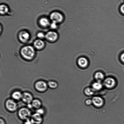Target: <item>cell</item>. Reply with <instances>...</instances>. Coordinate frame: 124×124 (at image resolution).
Returning <instances> with one entry per match:
<instances>
[{"mask_svg": "<svg viewBox=\"0 0 124 124\" xmlns=\"http://www.w3.org/2000/svg\"><path fill=\"white\" fill-rule=\"evenodd\" d=\"M6 106L7 109L10 111H15L17 108L16 103L11 99H8L7 100Z\"/></svg>", "mask_w": 124, "mask_h": 124, "instance_id": "277c9868", "label": "cell"}, {"mask_svg": "<svg viewBox=\"0 0 124 124\" xmlns=\"http://www.w3.org/2000/svg\"><path fill=\"white\" fill-rule=\"evenodd\" d=\"M22 57L27 60H31L33 58L35 54L34 48L31 46H26L23 47L21 51Z\"/></svg>", "mask_w": 124, "mask_h": 124, "instance_id": "6da1fadb", "label": "cell"}, {"mask_svg": "<svg viewBox=\"0 0 124 124\" xmlns=\"http://www.w3.org/2000/svg\"><path fill=\"white\" fill-rule=\"evenodd\" d=\"M85 93L87 95H92L93 94V91L91 88H87L85 90Z\"/></svg>", "mask_w": 124, "mask_h": 124, "instance_id": "44dd1931", "label": "cell"}, {"mask_svg": "<svg viewBox=\"0 0 124 124\" xmlns=\"http://www.w3.org/2000/svg\"><path fill=\"white\" fill-rule=\"evenodd\" d=\"M22 98L23 101L28 104H30L33 101L32 96L27 92H25L22 94Z\"/></svg>", "mask_w": 124, "mask_h": 124, "instance_id": "ba28073f", "label": "cell"}, {"mask_svg": "<svg viewBox=\"0 0 124 124\" xmlns=\"http://www.w3.org/2000/svg\"><path fill=\"white\" fill-rule=\"evenodd\" d=\"M39 23L41 26L47 27L50 25V22L48 19L46 18H42L40 19Z\"/></svg>", "mask_w": 124, "mask_h": 124, "instance_id": "5bb4252c", "label": "cell"}, {"mask_svg": "<svg viewBox=\"0 0 124 124\" xmlns=\"http://www.w3.org/2000/svg\"><path fill=\"white\" fill-rule=\"evenodd\" d=\"M86 103L87 105H91L92 103V100H90V99H88V100H86Z\"/></svg>", "mask_w": 124, "mask_h": 124, "instance_id": "484cf974", "label": "cell"}, {"mask_svg": "<svg viewBox=\"0 0 124 124\" xmlns=\"http://www.w3.org/2000/svg\"><path fill=\"white\" fill-rule=\"evenodd\" d=\"M121 12L124 14V4L121 6Z\"/></svg>", "mask_w": 124, "mask_h": 124, "instance_id": "4316f807", "label": "cell"}, {"mask_svg": "<svg viewBox=\"0 0 124 124\" xmlns=\"http://www.w3.org/2000/svg\"><path fill=\"white\" fill-rule=\"evenodd\" d=\"M44 112V111L43 109H39L38 110H37V113L41 115L43 114Z\"/></svg>", "mask_w": 124, "mask_h": 124, "instance_id": "d4e9b609", "label": "cell"}, {"mask_svg": "<svg viewBox=\"0 0 124 124\" xmlns=\"http://www.w3.org/2000/svg\"><path fill=\"white\" fill-rule=\"evenodd\" d=\"M37 36L40 39H43L44 38L46 37V35L44 34V33L42 32L39 33L38 34Z\"/></svg>", "mask_w": 124, "mask_h": 124, "instance_id": "7402d4cb", "label": "cell"}, {"mask_svg": "<svg viewBox=\"0 0 124 124\" xmlns=\"http://www.w3.org/2000/svg\"><path fill=\"white\" fill-rule=\"evenodd\" d=\"M57 27V23L54 22H53L51 24V27L52 29H56Z\"/></svg>", "mask_w": 124, "mask_h": 124, "instance_id": "603a6c76", "label": "cell"}, {"mask_svg": "<svg viewBox=\"0 0 124 124\" xmlns=\"http://www.w3.org/2000/svg\"><path fill=\"white\" fill-rule=\"evenodd\" d=\"M92 87L94 90H99L101 89L102 87V85L100 82L94 83L92 85Z\"/></svg>", "mask_w": 124, "mask_h": 124, "instance_id": "ac0fdd59", "label": "cell"}, {"mask_svg": "<svg viewBox=\"0 0 124 124\" xmlns=\"http://www.w3.org/2000/svg\"><path fill=\"white\" fill-rule=\"evenodd\" d=\"M22 94L20 92L16 91L13 93L12 95V98L16 100H19L22 98Z\"/></svg>", "mask_w": 124, "mask_h": 124, "instance_id": "9a60e30c", "label": "cell"}, {"mask_svg": "<svg viewBox=\"0 0 124 124\" xmlns=\"http://www.w3.org/2000/svg\"><path fill=\"white\" fill-rule=\"evenodd\" d=\"M46 38L48 41L51 42H54L56 41L58 39V35L55 32L49 31L46 34Z\"/></svg>", "mask_w": 124, "mask_h": 124, "instance_id": "52a82bcc", "label": "cell"}, {"mask_svg": "<svg viewBox=\"0 0 124 124\" xmlns=\"http://www.w3.org/2000/svg\"><path fill=\"white\" fill-rule=\"evenodd\" d=\"M41 115L36 113L32 115L31 120L34 124H40L42 121Z\"/></svg>", "mask_w": 124, "mask_h": 124, "instance_id": "9c48e42d", "label": "cell"}, {"mask_svg": "<svg viewBox=\"0 0 124 124\" xmlns=\"http://www.w3.org/2000/svg\"><path fill=\"white\" fill-rule=\"evenodd\" d=\"M24 124H34L32 120H30L29 119L26 120V121L25 123Z\"/></svg>", "mask_w": 124, "mask_h": 124, "instance_id": "cb8c5ba5", "label": "cell"}, {"mask_svg": "<svg viewBox=\"0 0 124 124\" xmlns=\"http://www.w3.org/2000/svg\"><path fill=\"white\" fill-rule=\"evenodd\" d=\"M121 59L122 61L124 63V53H123V54L121 55Z\"/></svg>", "mask_w": 124, "mask_h": 124, "instance_id": "83f0119b", "label": "cell"}, {"mask_svg": "<svg viewBox=\"0 0 124 124\" xmlns=\"http://www.w3.org/2000/svg\"><path fill=\"white\" fill-rule=\"evenodd\" d=\"M35 86L36 89L40 92H44L48 88L46 83L42 81H39L36 82Z\"/></svg>", "mask_w": 124, "mask_h": 124, "instance_id": "5b68a950", "label": "cell"}, {"mask_svg": "<svg viewBox=\"0 0 124 124\" xmlns=\"http://www.w3.org/2000/svg\"><path fill=\"white\" fill-rule=\"evenodd\" d=\"M104 75L102 73L98 72L96 73L95 75V77L98 81H101L104 78Z\"/></svg>", "mask_w": 124, "mask_h": 124, "instance_id": "d6986e66", "label": "cell"}, {"mask_svg": "<svg viewBox=\"0 0 124 124\" xmlns=\"http://www.w3.org/2000/svg\"><path fill=\"white\" fill-rule=\"evenodd\" d=\"M41 103L38 99H35L32 101V105L36 109L39 108L41 106Z\"/></svg>", "mask_w": 124, "mask_h": 124, "instance_id": "e0dca14e", "label": "cell"}, {"mask_svg": "<svg viewBox=\"0 0 124 124\" xmlns=\"http://www.w3.org/2000/svg\"><path fill=\"white\" fill-rule=\"evenodd\" d=\"M19 38L20 41L23 42H26L29 41L30 38V35L26 31H22L19 34Z\"/></svg>", "mask_w": 124, "mask_h": 124, "instance_id": "8992f818", "label": "cell"}, {"mask_svg": "<svg viewBox=\"0 0 124 124\" xmlns=\"http://www.w3.org/2000/svg\"><path fill=\"white\" fill-rule=\"evenodd\" d=\"M92 101L95 106L98 107H101L103 104V100L102 99L99 97H94L92 99Z\"/></svg>", "mask_w": 124, "mask_h": 124, "instance_id": "8fae6325", "label": "cell"}, {"mask_svg": "<svg viewBox=\"0 0 124 124\" xmlns=\"http://www.w3.org/2000/svg\"><path fill=\"white\" fill-rule=\"evenodd\" d=\"M116 83L115 80L111 78H108L104 81V85L108 88H112L115 86Z\"/></svg>", "mask_w": 124, "mask_h": 124, "instance_id": "30bf717a", "label": "cell"}, {"mask_svg": "<svg viewBox=\"0 0 124 124\" xmlns=\"http://www.w3.org/2000/svg\"><path fill=\"white\" fill-rule=\"evenodd\" d=\"M8 7L5 5H1L0 7V12L1 14L4 15L8 13Z\"/></svg>", "mask_w": 124, "mask_h": 124, "instance_id": "2e32d148", "label": "cell"}, {"mask_svg": "<svg viewBox=\"0 0 124 124\" xmlns=\"http://www.w3.org/2000/svg\"><path fill=\"white\" fill-rule=\"evenodd\" d=\"M34 45L36 49L38 50L42 49L44 47L45 43L41 39H38L35 41Z\"/></svg>", "mask_w": 124, "mask_h": 124, "instance_id": "7c38bea8", "label": "cell"}, {"mask_svg": "<svg viewBox=\"0 0 124 124\" xmlns=\"http://www.w3.org/2000/svg\"><path fill=\"white\" fill-rule=\"evenodd\" d=\"M50 18L53 22L57 24L61 23L63 20V17L62 14L58 12H54L51 14Z\"/></svg>", "mask_w": 124, "mask_h": 124, "instance_id": "7a4b0ae2", "label": "cell"}, {"mask_svg": "<svg viewBox=\"0 0 124 124\" xmlns=\"http://www.w3.org/2000/svg\"><path fill=\"white\" fill-rule=\"evenodd\" d=\"M18 114L21 119L26 120L29 119L31 115L30 110L25 108L20 109L19 110Z\"/></svg>", "mask_w": 124, "mask_h": 124, "instance_id": "3957f363", "label": "cell"}, {"mask_svg": "<svg viewBox=\"0 0 124 124\" xmlns=\"http://www.w3.org/2000/svg\"><path fill=\"white\" fill-rule=\"evenodd\" d=\"M0 124H6L4 121L2 119H0Z\"/></svg>", "mask_w": 124, "mask_h": 124, "instance_id": "f1b7e54d", "label": "cell"}, {"mask_svg": "<svg viewBox=\"0 0 124 124\" xmlns=\"http://www.w3.org/2000/svg\"><path fill=\"white\" fill-rule=\"evenodd\" d=\"M78 65L82 67H85L87 66L88 62L87 59L84 58H81L78 61Z\"/></svg>", "mask_w": 124, "mask_h": 124, "instance_id": "4fadbf2b", "label": "cell"}, {"mask_svg": "<svg viewBox=\"0 0 124 124\" xmlns=\"http://www.w3.org/2000/svg\"><path fill=\"white\" fill-rule=\"evenodd\" d=\"M48 85L51 88L55 89L58 87V84L56 82L53 81H49L48 83Z\"/></svg>", "mask_w": 124, "mask_h": 124, "instance_id": "ffe728a7", "label": "cell"}]
</instances>
